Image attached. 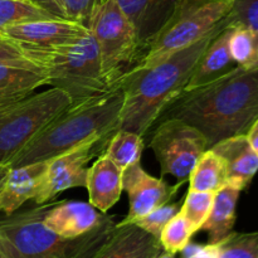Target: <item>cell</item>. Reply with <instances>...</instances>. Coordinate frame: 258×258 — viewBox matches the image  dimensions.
<instances>
[{"instance_id":"obj_1","label":"cell","mask_w":258,"mask_h":258,"mask_svg":"<svg viewBox=\"0 0 258 258\" xmlns=\"http://www.w3.org/2000/svg\"><path fill=\"white\" fill-rule=\"evenodd\" d=\"M159 118H179L197 127L208 149L224 139L246 135L258 118V70L236 66L207 85L184 90Z\"/></svg>"},{"instance_id":"obj_2","label":"cell","mask_w":258,"mask_h":258,"mask_svg":"<svg viewBox=\"0 0 258 258\" xmlns=\"http://www.w3.org/2000/svg\"><path fill=\"white\" fill-rule=\"evenodd\" d=\"M227 27L224 18L206 37L158 64L126 71L117 81L123 90L118 130L133 131L144 138L164 108L183 92L206 48Z\"/></svg>"},{"instance_id":"obj_3","label":"cell","mask_w":258,"mask_h":258,"mask_svg":"<svg viewBox=\"0 0 258 258\" xmlns=\"http://www.w3.org/2000/svg\"><path fill=\"white\" fill-rule=\"evenodd\" d=\"M123 90L118 82L107 91L75 102L44 126L9 164V168L47 161L96 136L118 130Z\"/></svg>"},{"instance_id":"obj_4","label":"cell","mask_w":258,"mask_h":258,"mask_svg":"<svg viewBox=\"0 0 258 258\" xmlns=\"http://www.w3.org/2000/svg\"><path fill=\"white\" fill-rule=\"evenodd\" d=\"M53 204L13 213L0 221V258H91L115 223L112 219L77 238H63L43 223Z\"/></svg>"},{"instance_id":"obj_5","label":"cell","mask_w":258,"mask_h":258,"mask_svg":"<svg viewBox=\"0 0 258 258\" xmlns=\"http://www.w3.org/2000/svg\"><path fill=\"white\" fill-rule=\"evenodd\" d=\"M19 48L30 62L45 73L48 86L64 91L73 103L111 87L103 77L100 52L91 32L82 39L60 47Z\"/></svg>"},{"instance_id":"obj_6","label":"cell","mask_w":258,"mask_h":258,"mask_svg":"<svg viewBox=\"0 0 258 258\" xmlns=\"http://www.w3.org/2000/svg\"><path fill=\"white\" fill-rule=\"evenodd\" d=\"M233 0H181L150 43L138 68H149L211 33L231 10Z\"/></svg>"},{"instance_id":"obj_7","label":"cell","mask_w":258,"mask_h":258,"mask_svg":"<svg viewBox=\"0 0 258 258\" xmlns=\"http://www.w3.org/2000/svg\"><path fill=\"white\" fill-rule=\"evenodd\" d=\"M72 103L64 91L52 87L0 108V165L9 166L25 145Z\"/></svg>"},{"instance_id":"obj_8","label":"cell","mask_w":258,"mask_h":258,"mask_svg":"<svg viewBox=\"0 0 258 258\" xmlns=\"http://www.w3.org/2000/svg\"><path fill=\"white\" fill-rule=\"evenodd\" d=\"M100 52L105 80L115 85L125 68L141 58L138 35L117 0H105L95 8L87 24Z\"/></svg>"},{"instance_id":"obj_9","label":"cell","mask_w":258,"mask_h":258,"mask_svg":"<svg viewBox=\"0 0 258 258\" xmlns=\"http://www.w3.org/2000/svg\"><path fill=\"white\" fill-rule=\"evenodd\" d=\"M149 146L160 164L161 178L171 175L180 184L189 180L197 161L208 150L206 136L179 118L160 121Z\"/></svg>"},{"instance_id":"obj_10","label":"cell","mask_w":258,"mask_h":258,"mask_svg":"<svg viewBox=\"0 0 258 258\" xmlns=\"http://www.w3.org/2000/svg\"><path fill=\"white\" fill-rule=\"evenodd\" d=\"M110 138L96 136L47 160V168L33 201L40 206L68 189L86 188L88 164L105 151Z\"/></svg>"},{"instance_id":"obj_11","label":"cell","mask_w":258,"mask_h":258,"mask_svg":"<svg viewBox=\"0 0 258 258\" xmlns=\"http://www.w3.org/2000/svg\"><path fill=\"white\" fill-rule=\"evenodd\" d=\"M183 184L169 185L163 178H155L144 170L141 161L123 170L122 186L127 193L130 208L128 213L118 224L135 223L150 212L169 203Z\"/></svg>"},{"instance_id":"obj_12","label":"cell","mask_w":258,"mask_h":258,"mask_svg":"<svg viewBox=\"0 0 258 258\" xmlns=\"http://www.w3.org/2000/svg\"><path fill=\"white\" fill-rule=\"evenodd\" d=\"M88 32V28L80 23L48 19L10 25L0 30V35L19 47L55 48L77 42Z\"/></svg>"},{"instance_id":"obj_13","label":"cell","mask_w":258,"mask_h":258,"mask_svg":"<svg viewBox=\"0 0 258 258\" xmlns=\"http://www.w3.org/2000/svg\"><path fill=\"white\" fill-rule=\"evenodd\" d=\"M110 219L112 217L100 213L92 204L68 201L53 203L45 213L43 223L63 238H77L90 233Z\"/></svg>"},{"instance_id":"obj_14","label":"cell","mask_w":258,"mask_h":258,"mask_svg":"<svg viewBox=\"0 0 258 258\" xmlns=\"http://www.w3.org/2000/svg\"><path fill=\"white\" fill-rule=\"evenodd\" d=\"M160 241L135 223L115 224L91 258H156Z\"/></svg>"},{"instance_id":"obj_15","label":"cell","mask_w":258,"mask_h":258,"mask_svg":"<svg viewBox=\"0 0 258 258\" xmlns=\"http://www.w3.org/2000/svg\"><path fill=\"white\" fill-rule=\"evenodd\" d=\"M180 2L181 0H117L135 29L141 54L144 55Z\"/></svg>"},{"instance_id":"obj_16","label":"cell","mask_w":258,"mask_h":258,"mask_svg":"<svg viewBox=\"0 0 258 258\" xmlns=\"http://www.w3.org/2000/svg\"><path fill=\"white\" fill-rule=\"evenodd\" d=\"M212 150L224 161L227 170V184L243 190L258 171V155L249 145L246 135H237L224 139Z\"/></svg>"},{"instance_id":"obj_17","label":"cell","mask_w":258,"mask_h":258,"mask_svg":"<svg viewBox=\"0 0 258 258\" xmlns=\"http://www.w3.org/2000/svg\"><path fill=\"white\" fill-rule=\"evenodd\" d=\"M123 171L105 154L100 156L87 171L86 189L88 201L101 213H107L121 198Z\"/></svg>"},{"instance_id":"obj_18","label":"cell","mask_w":258,"mask_h":258,"mask_svg":"<svg viewBox=\"0 0 258 258\" xmlns=\"http://www.w3.org/2000/svg\"><path fill=\"white\" fill-rule=\"evenodd\" d=\"M45 168L47 161L10 168L0 189V213L10 216L28 201H33Z\"/></svg>"},{"instance_id":"obj_19","label":"cell","mask_w":258,"mask_h":258,"mask_svg":"<svg viewBox=\"0 0 258 258\" xmlns=\"http://www.w3.org/2000/svg\"><path fill=\"white\" fill-rule=\"evenodd\" d=\"M232 27H227L206 48L184 90H193L222 77L236 67L229 50Z\"/></svg>"},{"instance_id":"obj_20","label":"cell","mask_w":258,"mask_h":258,"mask_svg":"<svg viewBox=\"0 0 258 258\" xmlns=\"http://www.w3.org/2000/svg\"><path fill=\"white\" fill-rule=\"evenodd\" d=\"M45 85L47 76L40 68L0 64V108L24 100Z\"/></svg>"},{"instance_id":"obj_21","label":"cell","mask_w":258,"mask_h":258,"mask_svg":"<svg viewBox=\"0 0 258 258\" xmlns=\"http://www.w3.org/2000/svg\"><path fill=\"white\" fill-rule=\"evenodd\" d=\"M239 193L238 188L227 184L214 194L211 213L201 228L208 233L209 243H218L233 232Z\"/></svg>"},{"instance_id":"obj_22","label":"cell","mask_w":258,"mask_h":258,"mask_svg":"<svg viewBox=\"0 0 258 258\" xmlns=\"http://www.w3.org/2000/svg\"><path fill=\"white\" fill-rule=\"evenodd\" d=\"M189 189L196 191L217 193L227 185V170L224 161L212 149L204 151L197 161L190 176Z\"/></svg>"},{"instance_id":"obj_23","label":"cell","mask_w":258,"mask_h":258,"mask_svg":"<svg viewBox=\"0 0 258 258\" xmlns=\"http://www.w3.org/2000/svg\"><path fill=\"white\" fill-rule=\"evenodd\" d=\"M143 150V136L133 131L117 130L108 140L103 154L123 171L128 166L141 161Z\"/></svg>"},{"instance_id":"obj_24","label":"cell","mask_w":258,"mask_h":258,"mask_svg":"<svg viewBox=\"0 0 258 258\" xmlns=\"http://www.w3.org/2000/svg\"><path fill=\"white\" fill-rule=\"evenodd\" d=\"M229 50L234 63L244 70H258V32L244 27H232Z\"/></svg>"},{"instance_id":"obj_25","label":"cell","mask_w":258,"mask_h":258,"mask_svg":"<svg viewBox=\"0 0 258 258\" xmlns=\"http://www.w3.org/2000/svg\"><path fill=\"white\" fill-rule=\"evenodd\" d=\"M58 19L71 20L87 27L96 7L105 0H32Z\"/></svg>"},{"instance_id":"obj_26","label":"cell","mask_w":258,"mask_h":258,"mask_svg":"<svg viewBox=\"0 0 258 258\" xmlns=\"http://www.w3.org/2000/svg\"><path fill=\"white\" fill-rule=\"evenodd\" d=\"M58 19L32 0H0V30L35 20Z\"/></svg>"},{"instance_id":"obj_27","label":"cell","mask_w":258,"mask_h":258,"mask_svg":"<svg viewBox=\"0 0 258 258\" xmlns=\"http://www.w3.org/2000/svg\"><path fill=\"white\" fill-rule=\"evenodd\" d=\"M214 194L211 191H196L189 189L186 193L185 201L181 204L180 212L188 222L191 232L197 233L201 231L204 222L211 213L212 206L214 202Z\"/></svg>"},{"instance_id":"obj_28","label":"cell","mask_w":258,"mask_h":258,"mask_svg":"<svg viewBox=\"0 0 258 258\" xmlns=\"http://www.w3.org/2000/svg\"><path fill=\"white\" fill-rule=\"evenodd\" d=\"M191 237H193V232L186 219L184 218L183 213L179 211V213L175 214L165 224L159 241L163 247V251L176 254L180 253L185 248L186 244L190 242Z\"/></svg>"},{"instance_id":"obj_29","label":"cell","mask_w":258,"mask_h":258,"mask_svg":"<svg viewBox=\"0 0 258 258\" xmlns=\"http://www.w3.org/2000/svg\"><path fill=\"white\" fill-rule=\"evenodd\" d=\"M217 244L221 258H258V232H232Z\"/></svg>"},{"instance_id":"obj_30","label":"cell","mask_w":258,"mask_h":258,"mask_svg":"<svg viewBox=\"0 0 258 258\" xmlns=\"http://www.w3.org/2000/svg\"><path fill=\"white\" fill-rule=\"evenodd\" d=\"M181 208V203H166L164 206L159 207L155 211L150 212L149 214H146L145 217L140 218L139 221L135 222L136 226L140 227L141 229H144L145 232L150 233L151 236H154L155 238H160L161 231L164 229L165 224L173 218L175 214L179 213Z\"/></svg>"},{"instance_id":"obj_31","label":"cell","mask_w":258,"mask_h":258,"mask_svg":"<svg viewBox=\"0 0 258 258\" xmlns=\"http://www.w3.org/2000/svg\"><path fill=\"white\" fill-rule=\"evenodd\" d=\"M226 20L229 27H244L258 32V0H233Z\"/></svg>"},{"instance_id":"obj_32","label":"cell","mask_w":258,"mask_h":258,"mask_svg":"<svg viewBox=\"0 0 258 258\" xmlns=\"http://www.w3.org/2000/svg\"><path fill=\"white\" fill-rule=\"evenodd\" d=\"M0 64L18 66V67H37L34 63L30 62L23 54L17 43L2 37V35H0Z\"/></svg>"},{"instance_id":"obj_33","label":"cell","mask_w":258,"mask_h":258,"mask_svg":"<svg viewBox=\"0 0 258 258\" xmlns=\"http://www.w3.org/2000/svg\"><path fill=\"white\" fill-rule=\"evenodd\" d=\"M180 253L181 258H221V251L217 243L198 244L189 242Z\"/></svg>"},{"instance_id":"obj_34","label":"cell","mask_w":258,"mask_h":258,"mask_svg":"<svg viewBox=\"0 0 258 258\" xmlns=\"http://www.w3.org/2000/svg\"><path fill=\"white\" fill-rule=\"evenodd\" d=\"M247 140H248L249 145L253 149L254 153L258 155V118L253 122V125L249 127V130L246 134Z\"/></svg>"},{"instance_id":"obj_35","label":"cell","mask_w":258,"mask_h":258,"mask_svg":"<svg viewBox=\"0 0 258 258\" xmlns=\"http://www.w3.org/2000/svg\"><path fill=\"white\" fill-rule=\"evenodd\" d=\"M9 166H5V165H0V189H2L3 184H4L5 178H7V174L9 171Z\"/></svg>"},{"instance_id":"obj_36","label":"cell","mask_w":258,"mask_h":258,"mask_svg":"<svg viewBox=\"0 0 258 258\" xmlns=\"http://www.w3.org/2000/svg\"><path fill=\"white\" fill-rule=\"evenodd\" d=\"M156 258H176V257H175V254L169 253V252L164 251V252H161V253L159 254V256L156 257Z\"/></svg>"}]
</instances>
